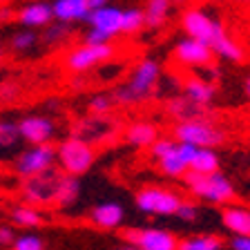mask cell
<instances>
[{"label":"cell","instance_id":"1","mask_svg":"<svg viewBox=\"0 0 250 250\" xmlns=\"http://www.w3.org/2000/svg\"><path fill=\"white\" fill-rule=\"evenodd\" d=\"M161 87V65L154 58H141L130 69V76L112 89V99L116 105H139L156 96Z\"/></svg>","mask_w":250,"mask_h":250},{"label":"cell","instance_id":"2","mask_svg":"<svg viewBox=\"0 0 250 250\" xmlns=\"http://www.w3.org/2000/svg\"><path fill=\"white\" fill-rule=\"evenodd\" d=\"M183 186L190 190V194L206 203H212V206H226L234 199V186L226 174L212 172V174H199V172L188 170L181 177Z\"/></svg>","mask_w":250,"mask_h":250},{"label":"cell","instance_id":"3","mask_svg":"<svg viewBox=\"0 0 250 250\" xmlns=\"http://www.w3.org/2000/svg\"><path fill=\"white\" fill-rule=\"evenodd\" d=\"M172 136L183 143H190L194 147H219L224 146L228 134L219 123H214L210 116L190 121H177L172 127Z\"/></svg>","mask_w":250,"mask_h":250},{"label":"cell","instance_id":"4","mask_svg":"<svg viewBox=\"0 0 250 250\" xmlns=\"http://www.w3.org/2000/svg\"><path fill=\"white\" fill-rule=\"evenodd\" d=\"M94 163H96V147L92 143L78 139V136H72V134L58 143L56 166L65 174L83 177V174H87L92 170Z\"/></svg>","mask_w":250,"mask_h":250},{"label":"cell","instance_id":"5","mask_svg":"<svg viewBox=\"0 0 250 250\" xmlns=\"http://www.w3.org/2000/svg\"><path fill=\"white\" fill-rule=\"evenodd\" d=\"M121 132V121L114 119L112 114H85L72 123V136L96 146H105L119 136Z\"/></svg>","mask_w":250,"mask_h":250},{"label":"cell","instance_id":"6","mask_svg":"<svg viewBox=\"0 0 250 250\" xmlns=\"http://www.w3.org/2000/svg\"><path fill=\"white\" fill-rule=\"evenodd\" d=\"M62 170L52 167V170L36 174V177L22 179L21 183V199L25 203L47 208V206H56L58 201V186H61Z\"/></svg>","mask_w":250,"mask_h":250},{"label":"cell","instance_id":"7","mask_svg":"<svg viewBox=\"0 0 250 250\" xmlns=\"http://www.w3.org/2000/svg\"><path fill=\"white\" fill-rule=\"evenodd\" d=\"M114 56H116V47L112 42H101V45L81 42V45L67 49L62 62L72 74H85L105 65V62L114 61Z\"/></svg>","mask_w":250,"mask_h":250},{"label":"cell","instance_id":"8","mask_svg":"<svg viewBox=\"0 0 250 250\" xmlns=\"http://www.w3.org/2000/svg\"><path fill=\"white\" fill-rule=\"evenodd\" d=\"M181 29L186 31V36L197 38L206 45H212L226 31V27L219 16L210 14L201 7H188L181 14Z\"/></svg>","mask_w":250,"mask_h":250},{"label":"cell","instance_id":"9","mask_svg":"<svg viewBox=\"0 0 250 250\" xmlns=\"http://www.w3.org/2000/svg\"><path fill=\"white\" fill-rule=\"evenodd\" d=\"M181 194L174 190H167L161 186H146L134 194V203L141 212L156 214V217H174L179 203H181Z\"/></svg>","mask_w":250,"mask_h":250},{"label":"cell","instance_id":"10","mask_svg":"<svg viewBox=\"0 0 250 250\" xmlns=\"http://www.w3.org/2000/svg\"><path fill=\"white\" fill-rule=\"evenodd\" d=\"M56 167V147L49 143L29 146L14 159V172L21 179H29Z\"/></svg>","mask_w":250,"mask_h":250},{"label":"cell","instance_id":"11","mask_svg":"<svg viewBox=\"0 0 250 250\" xmlns=\"http://www.w3.org/2000/svg\"><path fill=\"white\" fill-rule=\"evenodd\" d=\"M172 58H174V62L183 65V67L203 69L214 62V52H212V47L206 45V42L186 36L181 41H177V45L172 49Z\"/></svg>","mask_w":250,"mask_h":250},{"label":"cell","instance_id":"12","mask_svg":"<svg viewBox=\"0 0 250 250\" xmlns=\"http://www.w3.org/2000/svg\"><path fill=\"white\" fill-rule=\"evenodd\" d=\"M18 130H21V139L27 141L29 146H41V143H49L56 136L58 127L52 116L27 114L18 121Z\"/></svg>","mask_w":250,"mask_h":250},{"label":"cell","instance_id":"13","mask_svg":"<svg viewBox=\"0 0 250 250\" xmlns=\"http://www.w3.org/2000/svg\"><path fill=\"white\" fill-rule=\"evenodd\" d=\"M127 241L143 250H177L179 239L166 228H134L125 232Z\"/></svg>","mask_w":250,"mask_h":250},{"label":"cell","instance_id":"14","mask_svg":"<svg viewBox=\"0 0 250 250\" xmlns=\"http://www.w3.org/2000/svg\"><path fill=\"white\" fill-rule=\"evenodd\" d=\"M54 21L52 0H27L22 7L16 9V22L27 29H42Z\"/></svg>","mask_w":250,"mask_h":250},{"label":"cell","instance_id":"15","mask_svg":"<svg viewBox=\"0 0 250 250\" xmlns=\"http://www.w3.org/2000/svg\"><path fill=\"white\" fill-rule=\"evenodd\" d=\"M194 150H197V147L190 146V143L177 141L174 147L159 159V170H161L163 174H167V177L181 179L183 174L190 170V159H192Z\"/></svg>","mask_w":250,"mask_h":250},{"label":"cell","instance_id":"16","mask_svg":"<svg viewBox=\"0 0 250 250\" xmlns=\"http://www.w3.org/2000/svg\"><path fill=\"white\" fill-rule=\"evenodd\" d=\"M85 22H87L89 27H94V29H99V31H103V34H107L109 38H114V36H119V34H121L123 9L112 7V5H103V7H99V9L89 11V16L85 18Z\"/></svg>","mask_w":250,"mask_h":250},{"label":"cell","instance_id":"17","mask_svg":"<svg viewBox=\"0 0 250 250\" xmlns=\"http://www.w3.org/2000/svg\"><path fill=\"white\" fill-rule=\"evenodd\" d=\"M166 114L170 119L177 121H190V119H203V116H210V107H203L197 105L194 101H190L183 94H174L166 101Z\"/></svg>","mask_w":250,"mask_h":250},{"label":"cell","instance_id":"18","mask_svg":"<svg viewBox=\"0 0 250 250\" xmlns=\"http://www.w3.org/2000/svg\"><path fill=\"white\" fill-rule=\"evenodd\" d=\"M181 94L188 96L190 101H194L197 105H203V107H210L217 96V87H214L212 81L201 76H188L181 81Z\"/></svg>","mask_w":250,"mask_h":250},{"label":"cell","instance_id":"19","mask_svg":"<svg viewBox=\"0 0 250 250\" xmlns=\"http://www.w3.org/2000/svg\"><path fill=\"white\" fill-rule=\"evenodd\" d=\"M159 127L152 121H134L123 130V139L125 143L134 150H146L159 139Z\"/></svg>","mask_w":250,"mask_h":250},{"label":"cell","instance_id":"20","mask_svg":"<svg viewBox=\"0 0 250 250\" xmlns=\"http://www.w3.org/2000/svg\"><path fill=\"white\" fill-rule=\"evenodd\" d=\"M89 221L103 230H114L125 221V208L116 201H103L89 210Z\"/></svg>","mask_w":250,"mask_h":250},{"label":"cell","instance_id":"21","mask_svg":"<svg viewBox=\"0 0 250 250\" xmlns=\"http://www.w3.org/2000/svg\"><path fill=\"white\" fill-rule=\"evenodd\" d=\"M54 9V21L61 22H85V18L89 16V5L87 0H52Z\"/></svg>","mask_w":250,"mask_h":250},{"label":"cell","instance_id":"22","mask_svg":"<svg viewBox=\"0 0 250 250\" xmlns=\"http://www.w3.org/2000/svg\"><path fill=\"white\" fill-rule=\"evenodd\" d=\"M221 224L232 234H250V210L226 203V208L221 210Z\"/></svg>","mask_w":250,"mask_h":250},{"label":"cell","instance_id":"23","mask_svg":"<svg viewBox=\"0 0 250 250\" xmlns=\"http://www.w3.org/2000/svg\"><path fill=\"white\" fill-rule=\"evenodd\" d=\"M74 36V27L69 22H61V21H52L47 27L41 29V45L49 47V49H56L62 47L65 42H69Z\"/></svg>","mask_w":250,"mask_h":250},{"label":"cell","instance_id":"24","mask_svg":"<svg viewBox=\"0 0 250 250\" xmlns=\"http://www.w3.org/2000/svg\"><path fill=\"white\" fill-rule=\"evenodd\" d=\"M210 47H212V52H214V58H219V61H226V62H241V61L246 58L244 47H241L239 42L234 41V38H230L228 31H224V34H221V36H219Z\"/></svg>","mask_w":250,"mask_h":250},{"label":"cell","instance_id":"25","mask_svg":"<svg viewBox=\"0 0 250 250\" xmlns=\"http://www.w3.org/2000/svg\"><path fill=\"white\" fill-rule=\"evenodd\" d=\"M170 11H172V2L170 0H146V27L147 29H163L166 22L170 21Z\"/></svg>","mask_w":250,"mask_h":250},{"label":"cell","instance_id":"26","mask_svg":"<svg viewBox=\"0 0 250 250\" xmlns=\"http://www.w3.org/2000/svg\"><path fill=\"white\" fill-rule=\"evenodd\" d=\"M219 167H221V159L214 147H197L190 159V170L199 174H212L219 172Z\"/></svg>","mask_w":250,"mask_h":250},{"label":"cell","instance_id":"27","mask_svg":"<svg viewBox=\"0 0 250 250\" xmlns=\"http://www.w3.org/2000/svg\"><path fill=\"white\" fill-rule=\"evenodd\" d=\"M14 226H21V228H36V226L45 224V214L41 212L38 206H31V203H21L11 208L9 212Z\"/></svg>","mask_w":250,"mask_h":250},{"label":"cell","instance_id":"28","mask_svg":"<svg viewBox=\"0 0 250 250\" xmlns=\"http://www.w3.org/2000/svg\"><path fill=\"white\" fill-rule=\"evenodd\" d=\"M81 199V181L74 174H65L61 177V186H58V201L56 208H72Z\"/></svg>","mask_w":250,"mask_h":250},{"label":"cell","instance_id":"29","mask_svg":"<svg viewBox=\"0 0 250 250\" xmlns=\"http://www.w3.org/2000/svg\"><path fill=\"white\" fill-rule=\"evenodd\" d=\"M36 45H41V34L36 29H27L21 27L18 31H14L9 36V49L14 54H27L31 52Z\"/></svg>","mask_w":250,"mask_h":250},{"label":"cell","instance_id":"30","mask_svg":"<svg viewBox=\"0 0 250 250\" xmlns=\"http://www.w3.org/2000/svg\"><path fill=\"white\" fill-rule=\"evenodd\" d=\"M177 250H224V241L214 234H197L181 239Z\"/></svg>","mask_w":250,"mask_h":250},{"label":"cell","instance_id":"31","mask_svg":"<svg viewBox=\"0 0 250 250\" xmlns=\"http://www.w3.org/2000/svg\"><path fill=\"white\" fill-rule=\"evenodd\" d=\"M18 141H21L18 121L0 119V150H11L18 146Z\"/></svg>","mask_w":250,"mask_h":250},{"label":"cell","instance_id":"32","mask_svg":"<svg viewBox=\"0 0 250 250\" xmlns=\"http://www.w3.org/2000/svg\"><path fill=\"white\" fill-rule=\"evenodd\" d=\"M146 27V16L143 9H123V22H121V34H136Z\"/></svg>","mask_w":250,"mask_h":250},{"label":"cell","instance_id":"33","mask_svg":"<svg viewBox=\"0 0 250 250\" xmlns=\"http://www.w3.org/2000/svg\"><path fill=\"white\" fill-rule=\"evenodd\" d=\"M116 107L112 92H99L87 99V112L89 114H112V109Z\"/></svg>","mask_w":250,"mask_h":250},{"label":"cell","instance_id":"34","mask_svg":"<svg viewBox=\"0 0 250 250\" xmlns=\"http://www.w3.org/2000/svg\"><path fill=\"white\" fill-rule=\"evenodd\" d=\"M11 250H45V241L38 237V234H16L14 244L9 246Z\"/></svg>","mask_w":250,"mask_h":250},{"label":"cell","instance_id":"35","mask_svg":"<svg viewBox=\"0 0 250 250\" xmlns=\"http://www.w3.org/2000/svg\"><path fill=\"white\" fill-rule=\"evenodd\" d=\"M174 217L181 219V221H197L199 217H201V208H199L197 201H188V199H183L181 203H179L177 212H174Z\"/></svg>","mask_w":250,"mask_h":250},{"label":"cell","instance_id":"36","mask_svg":"<svg viewBox=\"0 0 250 250\" xmlns=\"http://www.w3.org/2000/svg\"><path fill=\"white\" fill-rule=\"evenodd\" d=\"M174 143H177V139H174V136H159V139H156L154 143L147 147V150H150L152 159H154V161H159L163 154H167V152L174 147Z\"/></svg>","mask_w":250,"mask_h":250},{"label":"cell","instance_id":"37","mask_svg":"<svg viewBox=\"0 0 250 250\" xmlns=\"http://www.w3.org/2000/svg\"><path fill=\"white\" fill-rule=\"evenodd\" d=\"M21 85L14 83V81H2L0 83V103H16V101L21 99Z\"/></svg>","mask_w":250,"mask_h":250},{"label":"cell","instance_id":"38","mask_svg":"<svg viewBox=\"0 0 250 250\" xmlns=\"http://www.w3.org/2000/svg\"><path fill=\"white\" fill-rule=\"evenodd\" d=\"M83 42H89V45H101V42H112V38H109L107 34H103V31H99V29H94V27H89V29L85 31Z\"/></svg>","mask_w":250,"mask_h":250},{"label":"cell","instance_id":"39","mask_svg":"<svg viewBox=\"0 0 250 250\" xmlns=\"http://www.w3.org/2000/svg\"><path fill=\"white\" fill-rule=\"evenodd\" d=\"M228 246L230 250H250V234H232Z\"/></svg>","mask_w":250,"mask_h":250},{"label":"cell","instance_id":"40","mask_svg":"<svg viewBox=\"0 0 250 250\" xmlns=\"http://www.w3.org/2000/svg\"><path fill=\"white\" fill-rule=\"evenodd\" d=\"M16 239V230L11 226H0V248L2 246H11Z\"/></svg>","mask_w":250,"mask_h":250},{"label":"cell","instance_id":"41","mask_svg":"<svg viewBox=\"0 0 250 250\" xmlns=\"http://www.w3.org/2000/svg\"><path fill=\"white\" fill-rule=\"evenodd\" d=\"M11 21H16V9L9 2H2V7H0V22L5 25V22H11Z\"/></svg>","mask_w":250,"mask_h":250},{"label":"cell","instance_id":"42","mask_svg":"<svg viewBox=\"0 0 250 250\" xmlns=\"http://www.w3.org/2000/svg\"><path fill=\"white\" fill-rule=\"evenodd\" d=\"M109 0H87V5H89V9H99V7H103V5H107Z\"/></svg>","mask_w":250,"mask_h":250},{"label":"cell","instance_id":"43","mask_svg":"<svg viewBox=\"0 0 250 250\" xmlns=\"http://www.w3.org/2000/svg\"><path fill=\"white\" fill-rule=\"evenodd\" d=\"M45 107H49V112H54V109L61 107V101H58V99H49V101L45 103Z\"/></svg>","mask_w":250,"mask_h":250},{"label":"cell","instance_id":"44","mask_svg":"<svg viewBox=\"0 0 250 250\" xmlns=\"http://www.w3.org/2000/svg\"><path fill=\"white\" fill-rule=\"evenodd\" d=\"M244 94H246V96H248V99H250V74H248V76H246V81H244Z\"/></svg>","mask_w":250,"mask_h":250},{"label":"cell","instance_id":"45","mask_svg":"<svg viewBox=\"0 0 250 250\" xmlns=\"http://www.w3.org/2000/svg\"><path fill=\"white\" fill-rule=\"evenodd\" d=\"M116 250H143V248H139V246H134V244H127V246H121V248H116Z\"/></svg>","mask_w":250,"mask_h":250},{"label":"cell","instance_id":"46","mask_svg":"<svg viewBox=\"0 0 250 250\" xmlns=\"http://www.w3.org/2000/svg\"><path fill=\"white\" fill-rule=\"evenodd\" d=\"M172 2V7H183V5H188L190 0H170Z\"/></svg>","mask_w":250,"mask_h":250},{"label":"cell","instance_id":"47","mask_svg":"<svg viewBox=\"0 0 250 250\" xmlns=\"http://www.w3.org/2000/svg\"><path fill=\"white\" fill-rule=\"evenodd\" d=\"M2 58H5V49H2V45H0V62H2Z\"/></svg>","mask_w":250,"mask_h":250},{"label":"cell","instance_id":"48","mask_svg":"<svg viewBox=\"0 0 250 250\" xmlns=\"http://www.w3.org/2000/svg\"><path fill=\"white\" fill-rule=\"evenodd\" d=\"M234 2H241V5H248L250 0H234Z\"/></svg>","mask_w":250,"mask_h":250},{"label":"cell","instance_id":"49","mask_svg":"<svg viewBox=\"0 0 250 250\" xmlns=\"http://www.w3.org/2000/svg\"><path fill=\"white\" fill-rule=\"evenodd\" d=\"M0 2H9V0H0Z\"/></svg>","mask_w":250,"mask_h":250}]
</instances>
